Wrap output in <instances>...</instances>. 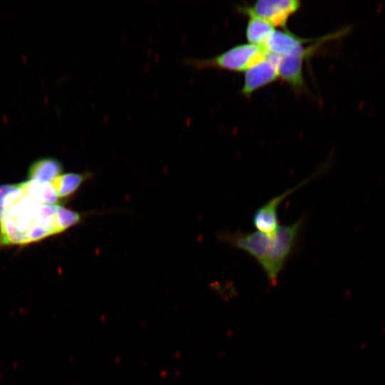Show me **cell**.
Listing matches in <instances>:
<instances>
[{"label":"cell","mask_w":385,"mask_h":385,"mask_svg":"<svg viewBox=\"0 0 385 385\" xmlns=\"http://www.w3.org/2000/svg\"><path fill=\"white\" fill-rule=\"evenodd\" d=\"M304 224L300 218L292 224L279 225L272 233L236 231L222 235V240L252 257L262 269L272 286L277 284L279 274L297 245Z\"/></svg>","instance_id":"cell-1"},{"label":"cell","mask_w":385,"mask_h":385,"mask_svg":"<svg viewBox=\"0 0 385 385\" xmlns=\"http://www.w3.org/2000/svg\"><path fill=\"white\" fill-rule=\"evenodd\" d=\"M57 207L38 203L24 192L13 204L0 208V245H26L62 232Z\"/></svg>","instance_id":"cell-2"},{"label":"cell","mask_w":385,"mask_h":385,"mask_svg":"<svg viewBox=\"0 0 385 385\" xmlns=\"http://www.w3.org/2000/svg\"><path fill=\"white\" fill-rule=\"evenodd\" d=\"M267 53L264 46L242 43L211 58H187L183 62L195 70L214 68L242 72L262 61Z\"/></svg>","instance_id":"cell-3"},{"label":"cell","mask_w":385,"mask_h":385,"mask_svg":"<svg viewBox=\"0 0 385 385\" xmlns=\"http://www.w3.org/2000/svg\"><path fill=\"white\" fill-rule=\"evenodd\" d=\"M342 36V32L337 30L317 38L312 44L306 46L298 53L287 56H277V65L279 78L289 84L294 91H303L305 88L303 76L304 61L314 54L321 45L332 40L340 39Z\"/></svg>","instance_id":"cell-4"},{"label":"cell","mask_w":385,"mask_h":385,"mask_svg":"<svg viewBox=\"0 0 385 385\" xmlns=\"http://www.w3.org/2000/svg\"><path fill=\"white\" fill-rule=\"evenodd\" d=\"M297 0H259L252 6L238 7V11L247 16H255L270 23L274 26L287 29L289 18L301 7Z\"/></svg>","instance_id":"cell-5"},{"label":"cell","mask_w":385,"mask_h":385,"mask_svg":"<svg viewBox=\"0 0 385 385\" xmlns=\"http://www.w3.org/2000/svg\"><path fill=\"white\" fill-rule=\"evenodd\" d=\"M277 61V56L268 52L262 61L245 71L241 94L250 98L256 91L275 81L279 78Z\"/></svg>","instance_id":"cell-6"},{"label":"cell","mask_w":385,"mask_h":385,"mask_svg":"<svg viewBox=\"0 0 385 385\" xmlns=\"http://www.w3.org/2000/svg\"><path fill=\"white\" fill-rule=\"evenodd\" d=\"M322 170H317L312 175L308 177L295 187L287 190L283 193L273 197L257 208L252 217V222L255 228L258 231L266 233L274 232L279 226L277 211L280 203L293 192L303 187L311 180L314 179L315 176L319 175Z\"/></svg>","instance_id":"cell-7"},{"label":"cell","mask_w":385,"mask_h":385,"mask_svg":"<svg viewBox=\"0 0 385 385\" xmlns=\"http://www.w3.org/2000/svg\"><path fill=\"white\" fill-rule=\"evenodd\" d=\"M316 38H302L287 29L274 30L265 45L266 50L277 56H287L302 51L304 44L313 42Z\"/></svg>","instance_id":"cell-8"},{"label":"cell","mask_w":385,"mask_h":385,"mask_svg":"<svg viewBox=\"0 0 385 385\" xmlns=\"http://www.w3.org/2000/svg\"><path fill=\"white\" fill-rule=\"evenodd\" d=\"M61 163L53 158L45 157L33 161L28 168V180L51 183L62 173Z\"/></svg>","instance_id":"cell-9"},{"label":"cell","mask_w":385,"mask_h":385,"mask_svg":"<svg viewBox=\"0 0 385 385\" xmlns=\"http://www.w3.org/2000/svg\"><path fill=\"white\" fill-rule=\"evenodd\" d=\"M19 185L26 195L38 203L55 205L59 200L51 183L27 180Z\"/></svg>","instance_id":"cell-10"},{"label":"cell","mask_w":385,"mask_h":385,"mask_svg":"<svg viewBox=\"0 0 385 385\" xmlns=\"http://www.w3.org/2000/svg\"><path fill=\"white\" fill-rule=\"evenodd\" d=\"M245 36L248 43L264 46L271 34L275 30L274 26L268 21L255 16H248Z\"/></svg>","instance_id":"cell-11"},{"label":"cell","mask_w":385,"mask_h":385,"mask_svg":"<svg viewBox=\"0 0 385 385\" xmlns=\"http://www.w3.org/2000/svg\"><path fill=\"white\" fill-rule=\"evenodd\" d=\"M85 178L80 173L61 174L51 181L58 198L66 197L73 194L81 185Z\"/></svg>","instance_id":"cell-12"},{"label":"cell","mask_w":385,"mask_h":385,"mask_svg":"<svg viewBox=\"0 0 385 385\" xmlns=\"http://www.w3.org/2000/svg\"><path fill=\"white\" fill-rule=\"evenodd\" d=\"M19 188V184L0 185V208L6 207L9 205L11 195Z\"/></svg>","instance_id":"cell-13"}]
</instances>
